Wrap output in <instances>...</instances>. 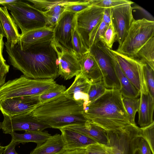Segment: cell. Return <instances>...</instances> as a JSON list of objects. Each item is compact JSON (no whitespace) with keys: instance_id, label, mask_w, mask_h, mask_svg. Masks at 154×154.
<instances>
[{"instance_id":"29","label":"cell","mask_w":154,"mask_h":154,"mask_svg":"<svg viewBox=\"0 0 154 154\" xmlns=\"http://www.w3.org/2000/svg\"><path fill=\"white\" fill-rule=\"evenodd\" d=\"M122 101L130 123L133 125H136L135 118L140 105V97L131 98L122 97Z\"/></svg>"},{"instance_id":"9","label":"cell","mask_w":154,"mask_h":154,"mask_svg":"<svg viewBox=\"0 0 154 154\" xmlns=\"http://www.w3.org/2000/svg\"><path fill=\"white\" fill-rule=\"evenodd\" d=\"M109 49L124 74L139 91L140 94L149 92L143 73V67L145 63L116 51Z\"/></svg>"},{"instance_id":"7","label":"cell","mask_w":154,"mask_h":154,"mask_svg":"<svg viewBox=\"0 0 154 154\" xmlns=\"http://www.w3.org/2000/svg\"><path fill=\"white\" fill-rule=\"evenodd\" d=\"M111 154H134L142 137L140 128L132 125L124 128L106 131Z\"/></svg>"},{"instance_id":"19","label":"cell","mask_w":154,"mask_h":154,"mask_svg":"<svg viewBox=\"0 0 154 154\" xmlns=\"http://www.w3.org/2000/svg\"><path fill=\"white\" fill-rule=\"evenodd\" d=\"M0 22L7 39L4 45L11 47L19 44L21 35L17 26L6 7L0 6Z\"/></svg>"},{"instance_id":"12","label":"cell","mask_w":154,"mask_h":154,"mask_svg":"<svg viewBox=\"0 0 154 154\" xmlns=\"http://www.w3.org/2000/svg\"><path fill=\"white\" fill-rule=\"evenodd\" d=\"M39 96L14 97L0 100V110L3 116L12 117L27 114L40 104Z\"/></svg>"},{"instance_id":"46","label":"cell","mask_w":154,"mask_h":154,"mask_svg":"<svg viewBox=\"0 0 154 154\" xmlns=\"http://www.w3.org/2000/svg\"><path fill=\"white\" fill-rule=\"evenodd\" d=\"M0 35H2L4 37H5V34L3 30L2 25L0 22Z\"/></svg>"},{"instance_id":"41","label":"cell","mask_w":154,"mask_h":154,"mask_svg":"<svg viewBox=\"0 0 154 154\" xmlns=\"http://www.w3.org/2000/svg\"><path fill=\"white\" fill-rule=\"evenodd\" d=\"M19 143L12 140L10 143L5 147L3 154H18L15 150V147Z\"/></svg>"},{"instance_id":"1","label":"cell","mask_w":154,"mask_h":154,"mask_svg":"<svg viewBox=\"0 0 154 154\" xmlns=\"http://www.w3.org/2000/svg\"><path fill=\"white\" fill-rule=\"evenodd\" d=\"M5 45L9 63L27 77L54 79L59 76L57 55L51 42L36 44L25 50L19 44L11 47Z\"/></svg>"},{"instance_id":"27","label":"cell","mask_w":154,"mask_h":154,"mask_svg":"<svg viewBox=\"0 0 154 154\" xmlns=\"http://www.w3.org/2000/svg\"><path fill=\"white\" fill-rule=\"evenodd\" d=\"M66 0H60L58 3L42 12L47 19L48 26L54 28L60 15L65 11L64 4Z\"/></svg>"},{"instance_id":"24","label":"cell","mask_w":154,"mask_h":154,"mask_svg":"<svg viewBox=\"0 0 154 154\" xmlns=\"http://www.w3.org/2000/svg\"><path fill=\"white\" fill-rule=\"evenodd\" d=\"M110 52L115 71L121 86L119 91L122 97L131 98H138L140 95V92L124 74L112 54Z\"/></svg>"},{"instance_id":"15","label":"cell","mask_w":154,"mask_h":154,"mask_svg":"<svg viewBox=\"0 0 154 154\" xmlns=\"http://www.w3.org/2000/svg\"><path fill=\"white\" fill-rule=\"evenodd\" d=\"M75 15L72 12L64 11L53 29L54 39L66 49L72 51V30L75 26Z\"/></svg>"},{"instance_id":"14","label":"cell","mask_w":154,"mask_h":154,"mask_svg":"<svg viewBox=\"0 0 154 154\" xmlns=\"http://www.w3.org/2000/svg\"><path fill=\"white\" fill-rule=\"evenodd\" d=\"M131 4L122 5L111 9V21L116 33V40L121 45L134 20Z\"/></svg>"},{"instance_id":"6","label":"cell","mask_w":154,"mask_h":154,"mask_svg":"<svg viewBox=\"0 0 154 154\" xmlns=\"http://www.w3.org/2000/svg\"><path fill=\"white\" fill-rule=\"evenodd\" d=\"M20 29L21 34L31 30L48 26L47 20L41 11L29 3L20 0L5 6Z\"/></svg>"},{"instance_id":"31","label":"cell","mask_w":154,"mask_h":154,"mask_svg":"<svg viewBox=\"0 0 154 154\" xmlns=\"http://www.w3.org/2000/svg\"><path fill=\"white\" fill-rule=\"evenodd\" d=\"M108 25L102 19L92 29L89 35L88 46L92 45L100 41V38L103 35Z\"/></svg>"},{"instance_id":"8","label":"cell","mask_w":154,"mask_h":154,"mask_svg":"<svg viewBox=\"0 0 154 154\" xmlns=\"http://www.w3.org/2000/svg\"><path fill=\"white\" fill-rule=\"evenodd\" d=\"M89 49L90 53L95 59L100 68L106 88L119 91L120 85L109 49L100 41L92 45Z\"/></svg>"},{"instance_id":"11","label":"cell","mask_w":154,"mask_h":154,"mask_svg":"<svg viewBox=\"0 0 154 154\" xmlns=\"http://www.w3.org/2000/svg\"><path fill=\"white\" fill-rule=\"evenodd\" d=\"M51 44L57 55L59 76L67 80L81 72L79 59L73 51L66 49L54 38L51 42Z\"/></svg>"},{"instance_id":"25","label":"cell","mask_w":154,"mask_h":154,"mask_svg":"<svg viewBox=\"0 0 154 154\" xmlns=\"http://www.w3.org/2000/svg\"><path fill=\"white\" fill-rule=\"evenodd\" d=\"M12 140L19 143H25L29 142H34L38 145L45 142L51 135L48 131L39 132L25 131L24 134H19L15 132L10 134Z\"/></svg>"},{"instance_id":"20","label":"cell","mask_w":154,"mask_h":154,"mask_svg":"<svg viewBox=\"0 0 154 154\" xmlns=\"http://www.w3.org/2000/svg\"><path fill=\"white\" fill-rule=\"evenodd\" d=\"M81 68L80 73L92 84L102 80V75L96 60L89 52L79 60Z\"/></svg>"},{"instance_id":"45","label":"cell","mask_w":154,"mask_h":154,"mask_svg":"<svg viewBox=\"0 0 154 154\" xmlns=\"http://www.w3.org/2000/svg\"><path fill=\"white\" fill-rule=\"evenodd\" d=\"M17 0H0V5L5 7L7 5L13 3Z\"/></svg>"},{"instance_id":"33","label":"cell","mask_w":154,"mask_h":154,"mask_svg":"<svg viewBox=\"0 0 154 154\" xmlns=\"http://www.w3.org/2000/svg\"><path fill=\"white\" fill-rule=\"evenodd\" d=\"M116 33L112 21L100 38V41L108 48L112 49L116 40Z\"/></svg>"},{"instance_id":"13","label":"cell","mask_w":154,"mask_h":154,"mask_svg":"<svg viewBox=\"0 0 154 154\" xmlns=\"http://www.w3.org/2000/svg\"><path fill=\"white\" fill-rule=\"evenodd\" d=\"M104 9L92 5L76 14V29L89 49V35L93 28L102 20Z\"/></svg>"},{"instance_id":"22","label":"cell","mask_w":154,"mask_h":154,"mask_svg":"<svg viewBox=\"0 0 154 154\" xmlns=\"http://www.w3.org/2000/svg\"><path fill=\"white\" fill-rule=\"evenodd\" d=\"M65 150V144L62 135L57 134L37 145L30 154H60Z\"/></svg>"},{"instance_id":"44","label":"cell","mask_w":154,"mask_h":154,"mask_svg":"<svg viewBox=\"0 0 154 154\" xmlns=\"http://www.w3.org/2000/svg\"><path fill=\"white\" fill-rule=\"evenodd\" d=\"M85 149L66 150L60 154H85Z\"/></svg>"},{"instance_id":"35","label":"cell","mask_w":154,"mask_h":154,"mask_svg":"<svg viewBox=\"0 0 154 154\" xmlns=\"http://www.w3.org/2000/svg\"><path fill=\"white\" fill-rule=\"evenodd\" d=\"M106 89L102 80L91 84L88 92V103L101 96Z\"/></svg>"},{"instance_id":"39","label":"cell","mask_w":154,"mask_h":154,"mask_svg":"<svg viewBox=\"0 0 154 154\" xmlns=\"http://www.w3.org/2000/svg\"><path fill=\"white\" fill-rule=\"evenodd\" d=\"M106 146L98 143L91 144L85 149V154H106Z\"/></svg>"},{"instance_id":"38","label":"cell","mask_w":154,"mask_h":154,"mask_svg":"<svg viewBox=\"0 0 154 154\" xmlns=\"http://www.w3.org/2000/svg\"><path fill=\"white\" fill-rule=\"evenodd\" d=\"M143 71L149 92L154 97V70L149 65L145 63L143 67Z\"/></svg>"},{"instance_id":"36","label":"cell","mask_w":154,"mask_h":154,"mask_svg":"<svg viewBox=\"0 0 154 154\" xmlns=\"http://www.w3.org/2000/svg\"><path fill=\"white\" fill-rule=\"evenodd\" d=\"M134 2L128 0H92V5L103 8H112L125 4Z\"/></svg>"},{"instance_id":"10","label":"cell","mask_w":154,"mask_h":154,"mask_svg":"<svg viewBox=\"0 0 154 154\" xmlns=\"http://www.w3.org/2000/svg\"><path fill=\"white\" fill-rule=\"evenodd\" d=\"M31 113L12 117L4 115L3 121L0 122V129L4 133L10 134L17 131H42L50 128L34 117Z\"/></svg>"},{"instance_id":"34","label":"cell","mask_w":154,"mask_h":154,"mask_svg":"<svg viewBox=\"0 0 154 154\" xmlns=\"http://www.w3.org/2000/svg\"><path fill=\"white\" fill-rule=\"evenodd\" d=\"M66 90L65 86L57 84L54 88L48 90L39 96L40 104L63 94Z\"/></svg>"},{"instance_id":"16","label":"cell","mask_w":154,"mask_h":154,"mask_svg":"<svg viewBox=\"0 0 154 154\" xmlns=\"http://www.w3.org/2000/svg\"><path fill=\"white\" fill-rule=\"evenodd\" d=\"M53 29V27L46 26L20 34L19 45L21 49L25 50L36 44L51 42L54 38Z\"/></svg>"},{"instance_id":"49","label":"cell","mask_w":154,"mask_h":154,"mask_svg":"<svg viewBox=\"0 0 154 154\" xmlns=\"http://www.w3.org/2000/svg\"><path fill=\"white\" fill-rule=\"evenodd\" d=\"M5 147L0 146V154H2Z\"/></svg>"},{"instance_id":"40","label":"cell","mask_w":154,"mask_h":154,"mask_svg":"<svg viewBox=\"0 0 154 154\" xmlns=\"http://www.w3.org/2000/svg\"><path fill=\"white\" fill-rule=\"evenodd\" d=\"M138 149L140 154H152L148 144L142 137L139 139Z\"/></svg>"},{"instance_id":"30","label":"cell","mask_w":154,"mask_h":154,"mask_svg":"<svg viewBox=\"0 0 154 154\" xmlns=\"http://www.w3.org/2000/svg\"><path fill=\"white\" fill-rule=\"evenodd\" d=\"M92 5V0L82 1L66 0L64 4V11L76 14Z\"/></svg>"},{"instance_id":"26","label":"cell","mask_w":154,"mask_h":154,"mask_svg":"<svg viewBox=\"0 0 154 154\" xmlns=\"http://www.w3.org/2000/svg\"><path fill=\"white\" fill-rule=\"evenodd\" d=\"M134 58L148 65L154 70V36L139 50Z\"/></svg>"},{"instance_id":"32","label":"cell","mask_w":154,"mask_h":154,"mask_svg":"<svg viewBox=\"0 0 154 154\" xmlns=\"http://www.w3.org/2000/svg\"><path fill=\"white\" fill-rule=\"evenodd\" d=\"M4 36L0 35V87L6 82V77L8 73L10 66L7 64L3 55V50L4 42L3 41Z\"/></svg>"},{"instance_id":"50","label":"cell","mask_w":154,"mask_h":154,"mask_svg":"<svg viewBox=\"0 0 154 154\" xmlns=\"http://www.w3.org/2000/svg\"></svg>"},{"instance_id":"23","label":"cell","mask_w":154,"mask_h":154,"mask_svg":"<svg viewBox=\"0 0 154 154\" xmlns=\"http://www.w3.org/2000/svg\"><path fill=\"white\" fill-rule=\"evenodd\" d=\"M66 128L81 132L98 143L106 146L107 145L106 131L103 128L92 124L88 120L84 125L72 126Z\"/></svg>"},{"instance_id":"28","label":"cell","mask_w":154,"mask_h":154,"mask_svg":"<svg viewBox=\"0 0 154 154\" xmlns=\"http://www.w3.org/2000/svg\"><path fill=\"white\" fill-rule=\"evenodd\" d=\"M72 44L73 52L79 60L89 52V49L77 31L75 26L72 30Z\"/></svg>"},{"instance_id":"3","label":"cell","mask_w":154,"mask_h":154,"mask_svg":"<svg viewBox=\"0 0 154 154\" xmlns=\"http://www.w3.org/2000/svg\"><path fill=\"white\" fill-rule=\"evenodd\" d=\"M83 110V104L63 93L40 104L31 113L50 128L60 129L84 125L88 120L84 116Z\"/></svg>"},{"instance_id":"5","label":"cell","mask_w":154,"mask_h":154,"mask_svg":"<svg viewBox=\"0 0 154 154\" xmlns=\"http://www.w3.org/2000/svg\"><path fill=\"white\" fill-rule=\"evenodd\" d=\"M154 36V21L145 18L134 20L124 40L116 51L134 58L139 50Z\"/></svg>"},{"instance_id":"4","label":"cell","mask_w":154,"mask_h":154,"mask_svg":"<svg viewBox=\"0 0 154 154\" xmlns=\"http://www.w3.org/2000/svg\"><path fill=\"white\" fill-rule=\"evenodd\" d=\"M53 79H35L23 75L0 87V100L19 97L38 96L57 85Z\"/></svg>"},{"instance_id":"21","label":"cell","mask_w":154,"mask_h":154,"mask_svg":"<svg viewBox=\"0 0 154 154\" xmlns=\"http://www.w3.org/2000/svg\"><path fill=\"white\" fill-rule=\"evenodd\" d=\"M140 103L138 110V124L140 128L147 126L154 121V97L149 92L140 95Z\"/></svg>"},{"instance_id":"37","label":"cell","mask_w":154,"mask_h":154,"mask_svg":"<svg viewBox=\"0 0 154 154\" xmlns=\"http://www.w3.org/2000/svg\"><path fill=\"white\" fill-rule=\"evenodd\" d=\"M142 137L148 144L152 154H154V122L150 125L140 128Z\"/></svg>"},{"instance_id":"47","label":"cell","mask_w":154,"mask_h":154,"mask_svg":"<svg viewBox=\"0 0 154 154\" xmlns=\"http://www.w3.org/2000/svg\"><path fill=\"white\" fill-rule=\"evenodd\" d=\"M106 154H111V149L110 147L108 145H106Z\"/></svg>"},{"instance_id":"48","label":"cell","mask_w":154,"mask_h":154,"mask_svg":"<svg viewBox=\"0 0 154 154\" xmlns=\"http://www.w3.org/2000/svg\"><path fill=\"white\" fill-rule=\"evenodd\" d=\"M134 154H140L139 151L138 149V146L135 149L134 151Z\"/></svg>"},{"instance_id":"18","label":"cell","mask_w":154,"mask_h":154,"mask_svg":"<svg viewBox=\"0 0 154 154\" xmlns=\"http://www.w3.org/2000/svg\"><path fill=\"white\" fill-rule=\"evenodd\" d=\"M64 141L66 150L85 149L88 146L98 143L87 135L67 128L59 129Z\"/></svg>"},{"instance_id":"42","label":"cell","mask_w":154,"mask_h":154,"mask_svg":"<svg viewBox=\"0 0 154 154\" xmlns=\"http://www.w3.org/2000/svg\"><path fill=\"white\" fill-rule=\"evenodd\" d=\"M131 8L132 9H137L139 10L145 17L147 18V20L154 21V18L153 16L149 12L142 7L136 5L133 7H132Z\"/></svg>"},{"instance_id":"43","label":"cell","mask_w":154,"mask_h":154,"mask_svg":"<svg viewBox=\"0 0 154 154\" xmlns=\"http://www.w3.org/2000/svg\"><path fill=\"white\" fill-rule=\"evenodd\" d=\"M102 20L108 25L111 23V8H104Z\"/></svg>"},{"instance_id":"2","label":"cell","mask_w":154,"mask_h":154,"mask_svg":"<svg viewBox=\"0 0 154 154\" xmlns=\"http://www.w3.org/2000/svg\"><path fill=\"white\" fill-rule=\"evenodd\" d=\"M84 117L106 131L119 129L131 125L119 90L107 89L104 93L83 108Z\"/></svg>"},{"instance_id":"17","label":"cell","mask_w":154,"mask_h":154,"mask_svg":"<svg viewBox=\"0 0 154 154\" xmlns=\"http://www.w3.org/2000/svg\"><path fill=\"white\" fill-rule=\"evenodd\" d=\"M64 93L67 97L83 104V108L88 104V92L91 84L80 73Z\"/></svg>"}]
</instances>
